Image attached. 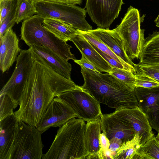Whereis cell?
<instances>
[{
  "mask_svg": "<svg viewBox=\"0 0 159 159\" xmlns=\"http://www.w3.org/2000/svg\"><path fill=\"white\" fill-rule=\"evenodd\" d=\"M19 53L16 60L14 71L0 92V94H8L18 104L23 89L34 61L29 49H21Z\"/></svg>",
  "mask_w": 159,
  "mask_h": 159,
  "instance_id": "9",
  "label": "cell"
},
{
  "mask_svg": "<svg viewBox=\"0 0 159 159\" xmlns=\"http://www.w3.org/2000/svg\"><path fill=\"white\" fill-rule=\"evenodd\" d=\"M110 145L109 149L112 152L116 153L117 151L123 143L120 139L114 138L109 140Z\"/></svg>",
  "mask_w": 159,
  "mask_h": 159,
  "instance_id": "35",
  "label": "cell"
},
{
  "mask_svg": "<svg viewBox=\"0 0 159 159\" xmlns=\"http://www.w3.org/2000/svg\"><path fill=\"white\" fill-rule=\"evenodd\" d=\"M0 38V68L4 73L16 60L21 49L19 47V39L12 28L8 29Z\"/></svg>",
  "mask_w": 159,
  "mask_h": 159,
  "instance_id": "15",
  "label": "cell"
},
{
  "mask_svg": "<svg viewBox=\"0 0 159 159\" xmlns=\"http://www.w3.org/2000/svg\"><path fill=\"white\" fill-rule=\"evenodd\" d=\"M78 30L80 34L89 42L95 46L100 50L109 55L119 62L126 65H130L124 62L115 54L106 45L98 40L88 31H83Z\"/></svg>",
  "mask_w": 159,
  "mask_h": 159,
  "instance_id": "26",
  "label": "cell"
},
{
  "mask_svg": "<svg viewBox=\"0 0 159 159\" xmlns=\"http://www.w3.org/2000/svg\"><path fill=\"white\" fill-rule=\"evenodd\" d=\"M122 81L132 90L135 88V78L134 74L132 71L117 68L111 67L109 73Z\"/></svg>",
  "mask_w": 159,
  "mask_h": 159,
  "instance_id": "28",
  "label": "cell"
},
{
  "mask_svg": "<svg viewBox=\"0 0 159 159\" xmlns=\"http://www.w3.org/2000/svg\"><path fill=\"white\" fill-rule=\"evenodd\" d=\"M100 118L102 131L109 140L115 138L121 139L123 143L131 139L136 134L111 113L102 114Z\"/></svg>",
  "mask_w": 159,
  "mask_h": 159,
  "instance_id": "17",
  "label": "cell"
},
{
  "mask_svg": "<svg viewBox=\"0 0 159 159\" xmlns=\"http://www.w3.org/2000/svg\"><path fill=\"white\" fill-rule=\"evenodd\" d=\"M86 124L74 118L59 127L48 150L43 159H84L88 153L85 147Z\"/></svg>",
  "mask_w": 159,
  "mask_h": 159,
  "instance_id": "3",
  "label": "cell"
},
{
  "mask_svg": "<svg viewBox=\"0 0 159 159\" xmlns=\"http://www.w3.org/2000/svg\"><path fill=\"white\" fill-rule=\"evenodd\" d=\"M136 72L147 75L159 83V63L150 65L136 64Z\"/></svg>",
  "mask_w": 159,
  "mask_h": 159,
  "instance_id": "29",
  "label": "cell"
},
{
  "mask_svg": "<svg viewBox=\"0 0 159 159\" xmlns=\"http://www.w3.org/2000/svg\"><path fill=\"white\" fill-rule=\"evenodd\" d=\"M139 107L145 114L152 128L159 132V86L134 89Z\"/></svg>",
  "mask_w": 159,
  "mask_h": 159,
  "instance_id": "13",
  "label": "cell"
},
{
  "mask_svg": "<svg viewBox=\"0 0 159 159\" xmlns=\"http://www.w3.org/2000/svg\"><path fill=\"white\" fill-rule=\"evenodd\" d=\"M44 19L36 14L23 21L21 27L20 39L29 47L33 44L43 46L68 61L76 60L70 52L72 47L43 26Z\"/></svg>",
  "mask_w": 159,
  "mask_h": 159,
  "instance_id": "4",
  "label": "cell"
},
{
  "mask_svg": "<svg viewBox=\"0 0 159 159\" xmlns=\"http://www.w3.org/2000/svg\"><path fill=\"white\" fill-rule=\"evenodd\" d=\"M70 41L100 72H111V66L80 33L71 38Z\"/></svg>",
  "mask_w": 159,
  "mask_h": 159,
  "instance_id": "19",
  "label": "cell"
},
{
  "mask_svg": "<svg viewBox=\"0 0 159 159\" xmlns=\"http://www.w3.org/2000/svg\"><path fill=\"white\" fill-rule=\"evenodd\" d=\"M74 61L80 65V66L84 67L85 68L95 71L100 72L95 67L94 65L83 55H82V57L80 59H76Z\"/></svg>",
  "mask_w": 159,
  "mask_h": 159,
  "instance_id": "34",
  "label": "cell"
},
{
  "mask_svg": "<svg viewBox=\"0 0 159 159\" xmlns=\"http://www.w3.org/2000/svg\"><path fill=\"white\" fill-rule=\"evenodd\" d=\"M99 140L100 147L104 152L109 149L110 145L109 140L103 133L100 134Z\"/></svg>",
  "mask_w": 159,
  "mask_h": 159,
  "instance_id": "36",
  "label": "cell"
},
{
  "mask_svg": "<svg viewBox=\"0 0 159 159\" xmlns=\"http://www.w3.org/2000/svg\"><path fill=\"white\" fill-rule=\"evenodd\" d=\"M37 13L34 0H19L16 16V23L18 24Z\"/></svg>",
  "mask_w": 159,
  "mask_h": 159,
  "instance_id": "25",
  "label": "cell"
},
{
  "mask_svg": "<svg viewBox=\"0 0 159 159\" xmlns=\"http://www.w3.org/2000/svg\"><path fill=\"white\" fill-rule=\"evenodd\" d=\"M154 22L156 24H157L159 22V13L154 20Z\"/></svg>",
  "mask_w": 159,
  "mask_h": 159,
  "instance_id": "38",
  "label": "cell"
},
{
  "mask_svg": "<svg viewBox=\"0 0 159 159\" xmlns=\"http://www.w3.org/2000/svg\"><path fill=\"white\" fill-rule=\"evenodd\" d=\"M41 134L36 127L18 121L9 159H42Z\"/></svg>",
  "mask_w": 159,
  "mask_h": 159,
  "instance_id": "6",
  "label": "cell"
},
{
  "mask_svg": "<svg viewBox=\"0 0 159 159\" xmlns=\"http://www.w3.org/2000/svg\"><path fill=\"white\" fill-rule=\"evenodd\" d=\"M53 3L66 4L69 5H75L80 4L83 0H40Z\"/></svg>",
  "mask_w": 159,
  "mask_h": 159,
  "instance_id": "37",
  "label": "cell"
},
{
  "mask_svg": "<svg viewBox=\"0 0 159 159\" xmlns=\"http://www.w3.org/2000/svg\"><path fill=\"white\" fill-rule=\"evenodd\" d=\"M91 44L111 67H115L130 71L134 74L136 73V70L134 66L130 65H126L119 62L109 55L100 50L94 45Z\"/></svg>",
  "mask_w": 159,
  "mask_h": 159,
  "instance_id": "32",
  "label": "cell"
},
{
  "mask_svg": "<svg viewBox=\"0 0 159 159\" xmlns=\"http://www.w3.org/2000/svg\"><path fill=\"white\" fill-rule=\"evenodd\" d=\"M57 97L70 106L78 117L85 121L95 120L102 114L100 103L81 86L77 85L75 88L62 93Z\"/></svg>",
  "mask_w": 159,
  "mask_h": 159,
  "instance_id": "8",
  "label": "cell"
},
{
  "mask_svg": "<svg viewBox=\"0 0 159 159\" xmlns=\"http://www.w3.org/2000/svg\"><path fill=\"white\" fill-rule=\"evenodd\" d=\"M156 25L157 27H159V22L157 24H156Z\"/></svg>",
  "mask_w": 159,
  "mask_h": 159,
  "instance_id": "40",
  "label": "cell"
},
{
  "mask_svg": "<svg viewBox=\"0 0 159 159\" xmlns=\"http://www.w3.org/2000/svg\"><path fill=\"white\" fill-rule=\"evenodd\" d=\"M138 64L150 65L159 63V31L153 32L145 38Z\"/></svg>",
  "mask_w": 159,
  "mask_h": 159,
  "instance_id": "21",
  "label": "cell"
},
{
  "mask_svg": "<svg viewBox=\"0 0 159 159\" xmlns=\"http://www.w3.org/2000/svg\"><path fill=\"white\" fill-rule=\"evenodd\" d=\"M134 75L135 88L141 87L150 88L159 86V82L147 75L137 72H136Z\"/></svg>",
  "mask_w": 159,
  "mask_h": 159,
  "instance_id": "31",
  "label": "cell"
},
{
  "mask_svg": "<svg viewBox=\"0 0 159 159\" xmlns=\"http://www.w3.org/2000/svg\"><path fill=\"white\" fill-rule=\"evenodd\" d=\"M88 31L106 45L125 63L134 67L135 66L136 64L126 55L122 39L114 29L111 30L98 28Z\"/></svg>",
  "mask_w": 159,
  "mask_h": 159,
  "instance_id": "16",
  "label": "cell"
},
{
  "mask_svg": "<svg viewBox=\"0 0 159 159\" xmlns=\"http://www.w3.org/2000/svg\"><path fill=\"white\" fill-rule=\"evenodd\" d=\"M124 4L123 0H86L85 8L98 28L109 29Z\"/></svg>",
  "mask_w": 159,
  "mask_h": 159,
  "instance_id": "10",
  "label": "cell"
},
{
  "mask_svg": "<svg viewBox=\"0 0 159 159\" xmlns=\"http://www.w3.org/2000/svg\"><path fill=\"white\" fill-rule=\"evenodd\" d=\"M16 0H0V23L5 19Z\"/></svg>",
  "mask_w": 159,
  "mask_h": 159,
  "instance_id": "33",
  "label": "cell"
},
{
  "mask_svg": "<svg viewBox=\"0 0 159 159\" xmlns=\"http://www.w3.org/2000/svg\"><path fill=\"white\" fill-rule=\"evenodd\" d=\"M18 122L14 113L0 120V159H9Z\"/></svg>",
  "mask_w": 159,
  "mask_h": 159,
  "instance_id": "18",
  "label": "cell"
},
{
  "mask_svg": "<svg viewBox=\"0 0 159 159\" xmlns=\"http://www.w3.org/2000/svg\"><path fill=\"white\" fill-rule=\"evenodd\" d=\"M18 1L16 0L7 16L0 23V37L2 36L8 29L12 28L16 23V16Z\"/></svg>",
  "mask_w": 159,
  "mask_h": 159,
  "instance_id": "30",
  "label": "cell"
},
{
  "mask_svg": "<svg viewBox=\"0 0 159 159\" xmlns=\"http://www.w3.org/2000/svg\"><path fill=\"white\" fill-rule=\"evenodd\" d=\"M102 131L100 117L87 122L84 133L85 147L88 153L86 159H98L99 137Z\"/></svg>",
  "mask_w": 159,
  "mask_h": 159,
  "instance_id": "20",
  "label": "cell"
},
{
  "mask_svg": "<svg viewBox=\"0 0 159 159\" xmlns=\"http://www.w3.org/2000/svg\"><path fill=\"white\" fill-rule=\"evenodd\" d=\"M29 49L34 61L43 64L58 74L71 80L72 67L68 61L51 49L43 46L33 44Z\"/></svg>",
  "mask_w": 159,
  "mask_h": 159,
  "instance_id": "14",
  "label": "cell"
},
{
  "mask_svg": "<svg viewBox=\"0 0 159 159\" xmlns=\"http://www.w3.org/2000/svg\"><path fill=\"white\" fill-rule=\"evenodd\" d=\"M0 120L14 113L18 103L6 93L0 94Z\"/></svg>",
  "mask_w": 159,
  "mask_h": 159,
  "instance_id": "27",
  "label": "cell"
},
{
  "mask_svg": "<svg viewBox=\"0 0 159 159\" xmlns=\"http://www.w3.org/2000/svg\"><path fill=\"white\" fill-rule=\"evenodd\" d=\"M38 15L44 18H51L61 20L74 28L83 31L92 30L85 19L87 11L75 5H69L34 0Z\"/></svg>",
  "mask_w": 159,
  "mask_h": 159,
  "instance_id": "7",
  "label": "cell"
},
{
  "mask_svg": "<svg viewBox=\"0 0 159 159\" xmlns=\"http://www.w3.org/2000/svg\"><path fill=\"white\" fill-rule=\"evenodd\" d=\"M77 85L41 63L34 60L14 112L18 121L37 127L55 97L75 88Z\"/></svg>",
  "mask_w": 159,
  "mask_h": 159,
  "instance_id": "1",
  "label": "cell"
},
{
  "mask_svg": "<svg viewBox=\"0 0 159 159\" xmlns=\"http://www.w3.org/2000/svg\"><path fill=\"white\" fill-rule=\"evenodd\" d=\"M111 113L139 134L142 145L154 136L147 116L139 107L122 108Z\"/></svg>",
  "mask_w": 159,
  "mask_h": 159,
  "instance_id": "12",
  "label": "cell"
},
{
  "mask_svg": "<svg viewBox=\"0 0 159 159\" xmlns=\"http://www.w3.org/2000/svg\"><path fill=\"white\" fill-rule=\"evenodd\" d=\"M76 117L77 114L70 106L60 99L54 98L36 128L42 134L52 127H60Z\"/></svg>",
  "mask_w": 159,
  "mask_h": 159,
  "instance_id": "11",
  "label": "cell"
},
{
  "mask_svg": "<svg viewBox=\"0 0 159 159\" xmlns=\"http://www.w3.org/2000/svg\"><path fill=\"white\" fill-rule=\"evenodd\" d=\"M43 25L58 38L66 42L80 34L78 30L70 25L53 18H44Z\"/></svg>",
  "mask_w": 159,
  "mask_h": 159,
  "instance_id": "22",
  "label": "cell"
},
{
  "mask_svg": "<svg viewBox=\"0 0 159 159\" xmlns=\"http://www.w3.org/2000/svg\"><path fill=\"white\" fill-rule=\"evenodd\" d=\"M141 138L139 134H136L131 140L123 143L117 151L114 159H134L137 150L142 145Z\"/></svg>",
  "mask_w": 159,
  "mask_h": 159,
  "instance_id": "23",
  "label": "cell"
},
{
  "mask_svg": "<svg viewBox=\"0 0 159 159\" xmlns=\"http://www.w3.org/2000/svg\"><path fill=\"white\" fill-rule=\"evenodd\" d=\"M145 16H140L139 10L130 6L120 24L114 29L121 37L125 53L132 61L139 58L145 43V30L140 28Z\"/></svg>",
  "mask_w": 159,
  "mask_h": 159,
  "instance_id": "5",
  "label": "cell"
},
{
  "mask_svg": "<svg viewBox=\"0 0 159 159\" xmlns=\"http://www.w3.org/2000/svg\"><path fill=\"white\" fill-rule=\"evenodd\" d=\"M81 67L84 83L81 86L100 103L116 110L139 107L134 90L109 73Z\"/></svg>",
  "mask_w": 159,
  "mask_h": 159,
  "instance_id": "2",
  "label": "cell"
},
{
  "mask_svg": "<svg viewBox=\"0 0 159 159\" xmlns=\"http://www.w3.org/2000/svg\"><path fill=\"white\" fill-rule=\"evenodd\" d=\"M156 137L159 141V132L158 133V134Z\"/></svg>",
  "mask_w": 159,
  "mask_h": 159,
  "instance_id": "39",
  "label": "cell"
},
{
  "mask_svg": "<svg viewBox=\"0 0 159 159\" xmlns=\"http://www.w3.org/2000/svg\"><path fill=\"white\" fill-rule=\"evenodd\" d=\"M159 159V141L154 136L137 150L134 159Z\"/></svg>",
  "mask_w": 159,
  "mask_h": 159,
  "instance_id": "24",
  "label": "cell"
}]
</instances>
